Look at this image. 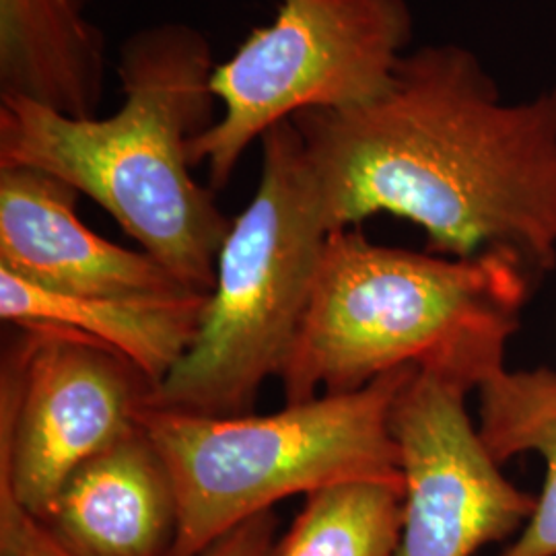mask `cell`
<instances>
[{"label": "cell", "mask_w": 556, "mask_h": 556, "mask_svg": "<svg viewBox=\"0 0 556 556\" xmlns=\"http://www.w3.org/2000/svg\"><path fill=\"white\" fill-rule=\"evenodd\" d=\"M415 369L400 367L357 392L287 404L273 415L206 417L149 406L140 427L178 493L172 556L202 555L282 498L346 480L404 482L390 413Z\"/></svg>", "instance_id": "277c9868"}, {"label": "cell", "mask_w": 556, "mask_h": 556, "mask_svg": "<svg viewBox=\"0 0 556 556\" xmlns=\"http://www.w3.org/2000/svg\"><path fill=\"white\" fill-rule=\"evenodd\" d=\"M262 176L220 245L199 332L151 406L250 415L289 357L330 236L291 119L262 139Z\"/></svg>", "instance_id": "5b68a950"}, {"label": "cell", "mask_w": 556, "mask_h": 556, "mask_svg": "<svg viewBox=\"0 0 556 556\" xmlns=\"http://www.w3.org/2000/svg\"><path fill=\"white\" fill-rule=\"evenodd\" d=\"M468 386L415 369L390 413L404 477L396 556H472L511 536L538 498L501 475L466 413Z\"/></svg>", "instance_id": "ba28073f"}, {"label": "cell", "mask_w": 556, "mask_h": 556, "mask_svg": "<svg viewBox=\"0 0 556 556\" xmlns=\"http://www.w3.org/2000/svg\"><path fill=\"white\" fill-rule=\"evenodd\" d=\"M404 482L346 480L309 495L275 556H396Z\"/></svg>", "instance_id": "5bb4252c"}, {"label": "cell", "mask_w": 556, "mask_h": 556, "mask_svg": "<svg viewBox=\"0 0 556 556\" xmlns=\"http://www.w3.org/2000/svg\"><path fill=\"white\" fill-rule=\"evenodd\" d=\"M79 197L40 169L0 165V268L68 295L194 293L147 252L126 250L89 229L77 213Z\"/></svg>", "instance_id": "9c48e42d"}, {"label": "cell", "mask_w": 556, "mask_h": 556, "mask_svg": "<svg viewBox=\"0 0 556 556\" xmlns=\"http://www.w3.org/2000/svg\"><path fill=\"white\" fill-rule=\"evenodd\" d=\"M208 38L188 23L149 25L119 46L122 103L75 118L0 96V165H23L96 200L184 287L211 295L233 219L192 176L190 144L215 124Z\"/></svg>", "instance_id": "7a4b0ae2"}, {"label": "cell", "mask_w": 556, "mask_h": 556, "mask_svg": "<svg viewBox=\"0 0 556 556\" xmlns=\"http://www.w3.org/2000/svg\"><path fill=\"white\" fill-rule=\"evenodd\" d=\"M155 383L93 338L23 326L0 374V478L40 519L83 462L140 429Z\"/></svg>", "instance_id": "52a82bcc"}, {"label": "cell", "mask_w": 556, "mask_h": 556, "mask_svg": "<svg viewBox=\"0 0 556 556\" xmlns=\"http://www.w3.org/2000/svg\"><path fill=\"white\" fill-rule=\"evenodd\" d=\"M538 280L505 252L450 258L332 231L278 374L287 404L357 392L400 367L480 388L503 369Z\"/></svg>", "instance_id": "3957f363"}, {"label": "cell", "mask_w": 556, "mask_h": 556, "mask_svg": "<svg viewBox=\"0 0 556 556\" xmlns=\"http://www.w3.org/2000/svg\"><path fill=\"white\" fill-rule=\"evenodd\" d=\"M0 556H73L0 478Z\"/></svg>", "instance_id": "9a60e30c"}, {"label": "cell", "mask_w": 556, "mask_h": 556, "mask_svg": "<svg viewBox=\"0 0 556 556\" xmlns=\"http://www.w3.org/2000/svg\"><path fill=\"white\" fill-rule=\"evenodd\" d=\"M328 231L410 220L429 252H505L556 268V87L505 103L475 52L410 50L388 89L349 110L291 118Z\"/></svg>", "instance_id": "6da1fadb"}, {"label": "cell", "mask_w": 556, "mask_h": 556, "mask_svg": "<svg viewBox=\"0 0 556 556\" xmlns=\"http://www.w3.org/2000/svg\"><path fill=\"white\" fill-rule=\"evenodd\" d=\"M208 295L89 298L38 287L0 268V318L93 338L128 358L160 388L190 351Z\"/></svg>", "instance_id": "8fae6325"}, {"label": "cell", "mask_w": 556, "mask_h": 556, "mask_svg": "<svg viewBox=\"0 0 556 556\" xmlns=\"http://www.w3.org/2000/svg\"><path fill=\"white\" fill-rule=\"evenodd\" d=\"M40 521L73 556H172L178 493L165 459L140 427L83 462Z\"/></svg>", "instance_id": "30bf717a"}, {"label": "cell", "mask_w": 556, "mask_h": 556, "mask_svg": "<svg viewBox=\"0 0 556 556\" xmlns=\"http://www.w3.org/2000/svg\"><path fill=\"white\" fill-rule=\"evenodd\" d=\"M278 519L273 509L241 521L199 556H275Z\"/></svg>", "instance_id": "2e32d148"}, {"label": "cell", "mask_w": 556, "mask_h": 556, "mask_svg": "<svg viewBox=\"0 0 556 556\" xmlns=\"http://www.w3.org/2000/svg\"><path fill=\"white\" fill-rule=\"evenodd\" d=\"M413 36L408 0H280L275 21L217 64L213 93L223 112L192 140V165H206L211 190H220L273 126L376 100Z\"/></svg>", "instance_id": "8992f818"}, {"label": "cell", "mask_w": 556, "mask_h": 556, "mask_svg": "<svg viewBox=\"0 0 556 556\" xmlns=\"http://www.w3.org/2000/svg\"><path fill=\"white\" fill-rule=\"evenodd\" d=\"M478 433L498 466L536 452L546 480L521 536L498 556H556V371L498 369L480 388Z\"/></svg>", "instance_id": "4fadbf2b"}, {"label": "cell", "mask_w": 556, "mask_h": 556, "mask_svg": "<svg viewBox=\"0 0 556 556\" xmlns=\"http://www.w3.org/2000/svg\"><path fill=\"white\" fill-rule=\"evenodd\" d=\"M91 0H0V96L75 118L98 116L105 40Z\"/></svg>", "instance_id": "7c38bea8"}]
</instances>
